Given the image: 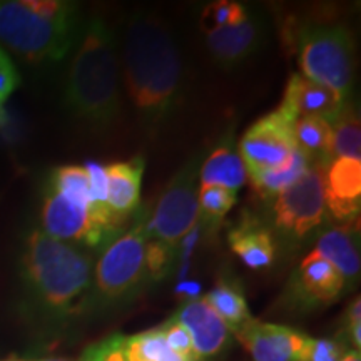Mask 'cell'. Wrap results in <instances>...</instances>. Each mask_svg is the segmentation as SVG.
<instances>
[{"label":"cell","instance_id":"6da1fadb","mask_svg":"<svg viewBox=\"0 0 361 361\" xmlns=\"http://www.w3.org/2000/svg\"><path fill=\"white\" fill-rule=\"evenodd\" d=\"M92 271V252L30 229L19 255L20 308L30 326L51 336L82 316Z\"/></svg>","mask_w":361,"mask_h":361},{"label":"cell","instance_id":"7a4b0ae2","mask_svg":"<svg viewBox=\"0 0 361 361\" xmlns=\"http://www.w3.org/2000/svg\"><path fill=\"white\" fill-rule=\"evenodd\" d=\"M123 66L130 102L144 129L156 134L173 116L183 89V61L169 27L154 16L130 17Z\"/></svg>","mask_w":361,"mask_h":361},{"label":"cell","instance_id":"3957f363","mask_svg":"<svg viewBox=\"0 0 361 361\" xmlns=\"http://www.w3.org/2000/svg\"><path fill=\"white\" fill-rule=\"evenodd\" d=\"M119 54L111 25L101 17L84 22L64 84V102L71 114L90 128L106 129L123 111Z\"/></svg>","mask_w":361,"mask_h":361},{"label":"cell","instance_id":"277c9868","mask_svg":"<svg viewBox=\"0 0 361 361\" xmlns=\"http://www.w3.org/2000/svg\"><path fill=\"white\" fill-rule=\"evenodd\" d=\"M82 27L80 7L69 0H0V45L27 64L64 61Z\"/></svg>","mask_w":361,"mask_h":361},{"label":"cell","instance_id":"5b68a950","mask_svg":"<svg viewBox=\"0 0 361 361\" xmlns=\"http://www.w3.org/2000/svg\"><path fill=\"white\" fill-rule=\"evenodd\" d=\"M149 211L139 207L134 221L117 234L94 261L92 283L84 314L99 313L128 303L147 281L146 274V224Z\"/></svg>","mask_w":361,"mask_h":361},{"label":"cell","instance_id":"8992f818","mask_svg":"<svg viewBox=\"0 0 361 361\" xmlns=\"http://www.w3.org/2000/svg\"><path fill=\"white\" fill-rule=\"evenodd\" d=\"M301 75L350 96L355 72V40L341 22L308 20L286 30Z\"/></svg>","mask_w":361,"mask_h":361},{"label":"cell","instance_id":"52a82bcc","mask_svg":"<svg viewBox=\"0 0 361 361\" xmlns=\"http://www.w3.org/2000/svg\"><path fill=\"white\" fill-rule=\"evenodd\" d=\"M271 234L284 246H298L326 221L324 166L311 164L301 179L269 200Z\"/></svg>","mask_w":361,"mask_h":361},{"label":"cell","instance_id":"ba28073f","mask_svg":"<svg viewBox=\"0 0 361 361\" xmlns=\"http://www.w3.org/2000/svg\"><path fill=\"white\" fill-rule=\"evenodd\" d=\"M39 229L56 241L94 251L109 245L124 231L126 223H121L109 211L89 209L45 188Z\"/></svg>","mask_w":361,"mask_h":361},{"label":"cell","instance_id":"9c48e42d","mask_svg":"<svg viewBox=\"0 0 361 361\" xmlns=\"http://www.w3.org/2000/svg\"><path fill=\"white\" fill-rule=\"evenodd\" d=\"M202 157L192 156L180 168L157 200L154 211L149 214L146 234L149 239H157L174 250L179 243L200 223V168Z\"/></svg>","mask_w":361,"mask_h":361},{"label":"cell","instance_id":"30bf717a","mask_svg":"<svg viewBox=\"0 0 361 361\" xmlns=\"http://www.w3.org/2000/svg\"><path fill=\"white\" fill-rule=\"evenodd\" d=\"M295 151L293 123L278 111L256 121L243 134L238 146V154L245 164L247 176L279 168L290 161Z\"/></svg>","mask_w":361,"mask_h":361},{"label":"cell","instance_id":"8fae6325","mask_svg":"<svg viewBox=\"0 0 361 361\" xmlns=\"http://www.w3.org/2000/svg\"><path fill=\"white\" fill-rule=\"evenodd\" d=\"M234 336L255 361H301L311 340L298 329L255 318L239 326Z\"/></svg>","mask_w":361,"mask_h":361},{"label":"cell","instance_id":"7c38bea8","mask_svg":"<svg viewBox=\"0 0 361 361\" xmlns=\"http://www.w3.org/2000/svg\"><path fill=\"white\" fill-rule=\"evenodd\" d=\"M173 318L183 324L191 338L196 361H214L231 345V331L202 298L186 301Z\"/></svg>","mask_w":361,"mask_h":361},{"label":"cell","instance_id":"4fadbf2b","mask_svg":"<svg viewBox=\"0 0 361 361\" xmlns=\"http://www.w3.org/2000/svg\"><path fill=\"white\" fill-rule=\"evenodd\" d=\"M288 288L293 300L306 308L335 303L346 291L345 279L335 266L314 250L301 259Z\"/></svg>","mask_w":361,"mask_h":361},{"label":"cell","instance_id":"5bb4252c","mask_svg":"<svg viewBox=\"0 0 361 361\" xmlns=\"http://www.w3.org/2000/svg\"><path fill=\"white\" fill-rule=\"evenodd\" d=\"M348 97L335 89L313 82L301 74H293L276 111L290 123H295L300 117H323L329 121L340 112Z\"/></svg>","mask_w":361,"mask_h":361},{"label":"cell","instance_id":"9a60e30c","mask_svg":"<svg viewBox=\"0 0 361 361\" xmlns=\"http://www.w3.org/2000/svg\"><path fill=\"white\" fill-rule=\"evenodd\" d=\"M326 213L340 223L358 219L361 207V159L336 157L324 168Z\"/></svg>","mask_w":361,"mask_h":361},{"label":"cell","instance_id":"2e32d148","mask_svg":"<svg viewBox=\"0 0 361 361\" xmlns=\"http://www.w3.org/2000/svg\"><path fill=\"white\" fill-rule=\"evenodd\" d=\"M264 35L263 20L250 13L236 25L206 34V45L219 66L234 67L259 51Z\"/></svg>","mask_w":361,"mask_h":361},{"label":"cell","instance_id":"e0dca14e","mask_svg":"<svg viewBox=\"0 0 361 361\" xmlns=\"http://www.w3.org/2000/svg\"><path fill=\"white\" fill-rule=\"evenodd\" d=\"M314 251L335 266L345 279L346 290L358 283L361 271L358 219L324 229L316 239Z\"/></svg>","mask_w":361,"mask_h":361},{"label":"cell","instance_id":"ac0fdd59","mask_svg":"<svg viewBox=\"0 0 361 361\" xmlns=\"http://www.w3.org/2000/svg\"><path fill=\"white\" fill-rule=\"evenodd\" d=\"M142 174V157H134V159L126 162H114L106 168V204L111 209V213L123 223H128L137 213L139 202H141Z\"/></svg>","mask_w":361,"mask_h":361},{"label":"cell","instance_id":"d6986e66","mask_svg":"<svg viewBox=\"0 0 361 361\" xmlns=\"http://www.w3.org/2000/svg\"><path fill=\"white\" fill-rule=\"evenodd\" d=\"M229 247L251 269L269 268L276 255V238L259 219L247 214L229 231Z\"/></svg>","mask_w":361,"mask_h":361},{"label":"cell","instance_id":"ffe728a7","mask_svg":"<svg viewBox=\"0 0 361 361\" xmlns=\"http://www.w3.org/2000/svg\"><path fill=\"white\" fill-rule=\"evenodd\" d=\"M247 180V173L241 157L231 144L218 146L202 161L200 168V184H213L238 192Z\"/></svg>","mask_w":361,"mask_h":361},{"label":"cell","instance_id":"44dd1931","mask_svg":"<svg viewBox=\"0 0 361 361\" xmlns=\"http://www.w3.org/2000/svg\"><path fill=\"white\" fill-rule=\"evenodd\" d=\"M207 305L216 311V314L226 323L229 331L234 333L243 326L247 319H251L247 308L245 291L234 278H219L214 288L204 296Z\"/></svg>","mask_w":361,"mask_h":361},{"label":"cell","instance_id":"7402d4cb","mask_svg":"<svg viewBox=\"0 0 361 361\" xmlns=\"http://www.w3.org/2000/svg\"><path fill=\"white\" fill-rule=\"evenodd\" d=\"M329 124H331L329 161L336 159V157L361 159V124L358 107L348 99L340 112L329 119Z\"/></svg>","mask_w":361,"mask_h":361},{"label":"cell","instance_id":"603a6c76","mask_svg":"<svg viewBox=\"0 0 361 361\" xmlns=\"http://www.w3.org/2000/svg\"><path fill=\"white\" fill-rule=\"evenodd\" d=\"M296 149L313 164L326 168L331 147V124L323 117H300L293 123Z\"/></svg>","mask_w":361,"mask_h":361},{"label":"cell","instance_id":"cb8c5ba5","mask_svg":"<svg viewBox=\"0 0 361 361\" xmlns=\"http://www.w3.org/2000/svg\"><path fill=\"white\" fill-rule=\"evenodd\" d=\"M311 164L313 162L296 149L290 161L284 162L283 166H279L276 169L263 171V173L250 174L247 179H250L252 189L258 192V196L269 201L286 188H290L291 184H295L298 179L303 178Z\"/></svg>","mask_w":361,"mask_h":361},{"label":"cell","instance_id":"d4e9b609","mask_svg":"<svg viewBox=\"0 0 361 361\" xmlns=\"http://www.w3.org/2000/svg\"><path fill=\"white\" fill-rule=\"evenodd\" d=\"M47 188L62 194L67 200L89 207V209L109 211L111 213V209L106 204H97L94 201L87 171L80 168V166H61V168H56L49 176Z\"/></svg>","mask_w":361,"mask_h":361},{"label":"cell","instance_id":"484cf974","mask_svg":"<svg viewBox=\"0 0 361 361\" xmlns=\"http://www.w3.org/2000/svg\"><path fill=\"white\" fill-rule=\"evenodd\" d=\"M123 353L126 361H164L171 350L159 326L133 336H124Z\"/></svg>","mask_w":361,"mask_h":361},{"label":"cell","instance_id":"4316f807","mask_svg":"<svg viewBox=\"0 0 361 361\" xmlns=\"http://www.w3.org/2000/svg\"><path fill=\"white\" fill-rule=\"evenodd\" d=\"M236 192L231 189L213 184H200L197 192V206H200V221L207 228L219 224V221L236 204Z\"/></svg>","mask_w":361,"mask_h":361},{"label":"cell","instance_id":"83f0119b","mask_svg":"<svg viewBox=\"0 0 361 361\" xmlns=\"http://www.w3.org/2000/svg\"><path fill=\"white\" fill-rule=\"evenodd\" d=\"M250 16L247 8L238 2H228V0H219V2L209 4L201 13V27L204 34H211L214 30L224 29V27L236 25Z\"/></svg>","mask_w":361,"mask_h":361},{"label":"cell","instance_id":"f1b7e54d","mask_svg":"<svg viewBox=\"0 0 361 361\" xmlns=\"http://www.w3.org/2000/svg\"><path fill=\"white\" fill-rule=\"evenodd\" d=\"M178 250L171 247L157 239L146 241V274L147 281H161L174 268Z\"/></svg>","mask_w":361,"mask_h":361},{"label":"cell","instance_id":"f546056e","mask_svg":"<svg viewBox=\"0 0 361 361\" xmlns=\"http://www.w3.org/2000/svg\"><path fill=\"white\" fill-rule=\"evenodd\" d=\"M124 335H111L87 346L79 361H126L123 353Z\"/></svg>","mask_w":361,"mask_h":361},{"label":"cell","instance_id":"4dcf8cb0","mask_svg":"<svg viewBox=\"0 0 361 361\" xmlns=\"http://www.w3.org/2000/svg\"><path fill=\"white\" fill-rule=\"evenodd\" d=\"M161 329L162 333H164L166 343H168L169 350L173 351L174 355H178L180 358L188 361H196V358H194L191 338H189L188 331L184 329L183 324L176 322L174 318H171L168 323L162 324Z\"/></svg>","mask_w":361,"mask_h":361},{"label":"cell","instance_id":"1f68e13d","mask_svg":"<svg viewBox=\"0 0 361 361\" xmlns=\"http://www.w3.org/2000/svg\"><path fill=\"white\" fill-rule=\"evenodd\" d=\"M343 341L336 340H313L311 338L301 361H340L346 353Z\"/></svg>","mask_w":361,"mask_h":361},{"label":"cell","instance_id":"d6a6232c","mask_svg":"<svg viewBox=\"0 0 361 361\" xmlns=\"http://www.w3.org/2000/svg\"><path fill=\"white\" fill-rule=\"evenodd\" d=\"M19 84L20 78L17 67L8 52L0 45V104H4L12 96L13 90L19 87Z\"/></svg>","mask_w":361,"mask_h":361},{"label":"cell","instance_id":"836d02e7","mask_svg":"<svg viewBox=\"0 0 361 361\" xmlns=\"http://www.w3.org/2000/svg\"><path fill=\"white\" fill-rule=\"evenodd\" d=\"M87 171L90 189H92V197L97 204H106L107 200V178H106V166L97 164V162H87L84 166ZM107 206V204H106Z\"/></svg>","mask_w":361,"mask_h":361},{"label":"cell","instance_id":"e575fe53","mask_svg":"<svg viewBox=\"0 0 361 361\" xmlns=\"http://www.w3.org/2000/svg\"><path fill=\"white\" fill-rule=\"evenodd\" d=\"M346 331H348L350 343L353 345V350L360 351L361 346V303L360 296H356L355 301L346 310Z\"/></svg>","mask_w":361,"mask_h":361},{"label":"cell","instance_id":"d590c367","mask_svg":"<svg viewBox=\"0 0 361 361\" xmlns=\"http://www.w3.org/2000/svg\"><path fill=\"white\" fill-rule=\"evenodd\" d=\"M200 291H201V284L194 281H184L178 286V295L180 298H186V301L196 300L197 295H200Z\"/></svg>","mask_w":361,"mask_h":361},{"label":"cell","instance_id":"8d00e7d4","mask_svg":"<svg viewBox=\"0 0 361 361\" xmlns=\"http://www.w3.org/2000/svg\"><path fill=\"white\" fill-rule=\"evenodd\" d=\"M340 361H361V356H360V351L356 350H348L345 355H343V358Z\"/></svg>","mask_w":361,"mask_h":361},{"label":"cell","instance_id":"74e56055","mask_svg":"<svg viewBox=\"0 0 361 361\" xmlns=\"http://www.w3.org/2000/svg\"><path fill=\"white\" fill-rule=\"evenodd\" d=\"M6 123H7V111L6 107H4V104H0V128L6 126Z\"/></svg>","mask_w":361,"mask_h":361},{"label":"cell","instance_id":"f35d334b","mask_svg":"<svg viewBox=\"0 0 361 361\" xmlns=\"http://www.w3.org/2000/svg\"><path fill=\"white\" fill-rule=\"evenodd\" d=\"M34 361H79L72 358H42V360H34Z\"/></svg>","mask_w":361,"mask_h":361},{"label":"cell","instance_id":"ab89813d","mask_svg":"<svg viewBox=\"0 0 361 361\" xmlns=\"http://www.w3.org/2000/svg\"><path fill=\"white\" fill-rule=\"evenodd\" d=\"M4 361H27V360H19V358H13V356H12V358H8V360H4Z\"/></svg>","mask_w":361,"mask_h":361}]
</instances>
